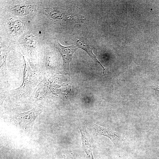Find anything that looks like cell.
I'll return each mask as SVG.
<instances>
[{"mask_svg":"<svg viewBox=\"0 0 159 159\" xmlns=\"http://www.w3.org/2000/svg\"><path fill=\"white\" fill-rule=\"evenodd\" d=\"M25 62L23 81L19 87L9 90L8 96L13 100H22L29 98L34 90L44 77L40 71L33 69L23 57Z\"/></svg>","mask_w":159,"mask_h":159,"instance_id":"1","label":"cell"},{"mask_svg":"<svg viewBox=\"0 0 159 159\" xmlns=\"http://www.w3.org/2000/svg\"><path fill=\"white\" fill-rule=\"evenodd\" d=\"M42 109L39 106H35L31 110L11 116V122L22 130L29 131L33 127L37 118L42 112Z\"/></svg>","mask_w":159,"mask_h":159,"instance_id":"2","label":"cell"},{"mask_svg":"<svg viewBox=\"0 0 159 159\" xmlns=\"http://www.w3.org/2000/svg\"><path fill=\"white\" fill-rule=\"evenodd\" d=\"M52 97L49 87V83L45 77L37 86L29 99L36 104V106L41 107V105L48 102Z\"/></svg>","mask_w":159,"mask_h":159,"instance_id":"3","label":"cell"},{"mask_svg":"<svg viewBox=\"0 0 159 159\" xmlns=\"http://www.w3.org/2000/svg\"><path fill=\"white\" fill-rule=\"evenodd\" d=\"M55 47L58 50L63 59V71L64 73L67 74L69 72V63L72 60L74 53L77 49V46L73 44L68 47H64L57 42L55 43Z\"/></svg>","mask_w":159,"mask_h":159,"instance_id":"4","label":"cell"},{"mask_svg":"<svg viewBox=\"0 0 159 159\" xmlns=\"http://www.w3.org/2000/svg\"><path fill=\"white\" fill-rule=\"evenodd\" d=\"M92 127L95 135H102L107 137L114 144H117L119 141L123 140L122 137L120 133L110 128L101 127L93 123Z\"/></svg>","mask_w":159,"mask_h":159,"instance_id":"5","label":"cell"},{"mask_svg":"<svg viewBox=\"0 0 159 159\" xmlns=\"http://www.w3.org/2000/svg\"><path fill=\"white\" fill-rule=\"evenodd\" d=\"M78 128L81 135L82 148L86 154L85 159H94L92 155L90 135L84 126Z\"/></svg>","mask_w":159,"mask_h":159,"instance_id":"6","label":"cell"},{"mask_svg":"<svg viewBox=\"0 0 159 159\" xmlns=\"http://www.w3.org/2000/svg\"><path fill=\"white\" fill-rule=\"evenodd\" d=\"M75 43L77 47L80 48L85 50L95 62L98 63L100 65L103 69V74L105 71L107 69L102 65L97 59L95 55L93 53L92 49L94 47L87 38L82 37L80 38L76 41Z\"/></svg>","mask_w":159,"mask_h":159,"instance_id":"7","label":"cell"},{"mask_svg":"<svg viewBox=\"0 0 159 159\" xmlns=\"http://www.w3.org/2000/svg\"><path fill=\"white\" fill-rule=\"evenodd\" d=\"M9 90L4 91H0V108L1 110V111H2L4 102L6 98L8 97L9 95Z\"/></svg>","mask_w":159,"mask_h":159,"instance_id":"8","label":"cell"},{"mask_svg":"<svg viewBox=\"0 0 159 159\" xmlns=\"http://www.w3.org/2000/svg\"><path fill=\"white\" fill-rule=\"evenodd\" d=\"M63 159H76L75 156L73 154L64 156Z\"/></svg>","mask_w":159,"mask_h":159,"instance_id":"9","label":"cell"}]
</instances>
